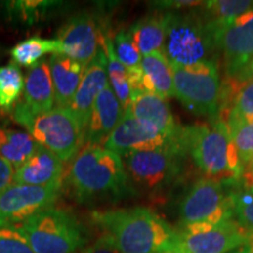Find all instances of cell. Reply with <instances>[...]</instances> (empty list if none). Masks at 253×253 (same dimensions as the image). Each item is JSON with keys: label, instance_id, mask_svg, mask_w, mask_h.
<instances>
[{"label": "cell", "instance_id": "cell-1", "mask_svg": "<svg viewBox=\"0 0 253 253\" xmlns=\"http://www.w3.org/2000/svg\"><path fill=\"white\" fill-rule=\"evenodd\" d=\"M65 184L80 204L118 201L134 195L119 154L103 145H84L71 163Z\"/></svg>", "mask_w": 253, "mask_h": 253}, {"label": "cell", "instance_id": "cell-2", "mask_svg": "<svg viewBox=\"0 0 253 253\" xmlns=\"http://www.w3.org/2000/svg\"><path fill=\"white\" fill-rule=\"evenodd\" d=\"M90 217L122 253H167L177 248L178 232L148 208L94 211Z\"/></svg>", "mask_w": 253, "mask_h": 253}, {"label": "cell", "instance_id": "cell-3", "mask_svg": "<svg viewBox=\"0 0 253 253\" xmlns=\"http://www.w3.org/2000/svg\"><path fill=\"white\" fill-rule=\"evenodd\" d=\"M181 142L209 178L232 185L242 181L243 167L225 121L214 119L182 128Z\"/></svg>", "mask_w": 253, "mask_h": 253}, {"label": "cell", "instance_id": "cell-4", "mask_svg": "<svg viewBox=\"0 0 253 253\" xmlns=\"http://www.w3.org/2000/svg\"><path fill=\"white\" fill-rule=\"evenodd\" d=\"M34 253H79L89 243V233L74 212L53 205L18 225Z\"/></svg>", "mask_w": 253, "mask_h": 253}, {"label": "cell", "instance_id": "cell-5", "mask_svg": "<svg viewBox=\"0 0 253 253\" xmlns=\"http://www.w3.org/2000/svg\"><path fill=\"white\" fill-rule=\"evenodd\" d=\"M166 39L161 52L171 67L184 68L194 63L214 61L217 47L204 15L194 12H166Z\"/></svg>", "mask_w": 253, "mask_h": 253}, {"label": "cell", "instance_id": "cell-6", "mask_svg": "<svg viewBox=\"0 0 253 253\" xmlns=\"http://www.w3.org/2000/svg\"><path fill=\"white\" fill-rule=\"evenodd\" d=\"M12 119L63 163L77 156L84 145V130L69 108L54 107L39 115H19Z\"/></svg>", "mask_w": 253, "mask_h": 253}, {"label": "cell", "instance_id": "cell-7", "mask_svg": "<svg viewBox=\"0 0 253 253\" xmlns=\"http://www.w3.org/2000/svg\"><path fill=\"white\" fill-rule=\"evenodd\" d=\"M208 25L217 49L223 50L227 77L245 84L253 79V8L233 20H208Z\"/></svg>", "mask_w": 253, "mask_h": 253}, {"label": "cell", "instance_id": "cell-8", "mask_svg": "<svg viewBox=\"0 0 253 253\" xmlns=\"http://www.w3.org/2000/svg\"><path fill=\"white\" fill-rule=\"evenodd\" d=\"M172 68L175 96L186 109L197 115L217 119L220 99V80L216 61L194 63Z\"/></svg>", "mask_w": 253, "mask_h": 253}, {"label": "cell", "instance_id": "cell-9", "mask_svg": "<svg viewBox=\"0 0 253 253\" xmlns=\"http://www.w3.org/2000/svg\"><path fill=\"white\" fill-rule=\"evenodd\" d=\"M184 155L183 145L176 144L157 150L134 151L121 157L132 186L137 185L145 191L157 192L175 181Z\"/></svg>", "mask_w": 253, "mask_h": 253}, {"label": "cell", "instance_id": "cell-10", "mask_svg": "<svg viewBox=\"0 0 253 253\" xmlns=\"http://www.w3.org/2000/svg\"><path fill=\"white\" fill-rule=\"evenodd\" d=\"M179 216L183 226L201 221L216 225L235 217L231 196L225 194L223 183L209 177L190 186L179 203Z\"/></svg>", "mask_w": 253, "mask_h": 253}, {"label": "cell", "instance_id": "cell-11", "mask_svg": "<svg viewBox=\"0 0 253 253\" xmlns=\"http://www.w3.org/2000/svg\"><path fill=\"white\" fill-rule=\"evenodd\" d=\"M252 243L238 221L230 219L216 225L207 221L184 225L177 248L185 253H229Z\"/></svg>", "mask_w": 253, "mask_h": 253}, {"label": "cell", "instance_id": "cell-12", "mask_svg": "<svg viewBox=\"0 0 253 253\" xmlns=\"http://www.w3.org/2000/svg\"><path fill=\"white\" fill-rule=\"evenodd\" d=\"M101 37L102 28L96 15L90 12L72 15L56 36L60 45L59 54L68 56L87 67L100 48Z\"/></svg>", "mask_w": 253, "mask_h": 253}, {"label": "cell", "instance_id": "cell-13", "mask_svg": "<svg viewBox=\"0 0 253 253\" xmlns=\"http://www.w3.org/2000/svg\"><path fill=\"white\" fill-rule=\"evenodd\" d=\"M62 188L12 183L0 194V219L19 225L43 209L55 205Z\"/></svg>", "mask_w": 253, "mask_h": 253}, {"label": "cell", "instance_id": "cell-14", "mask_svg": "<svg viewBox=\"0 0 253 253\" xmlns=\"http://www.w3.org/2000/svg\"><path fill=\"white\" fill-rule=\"evenodd\" d=\"M176 144H182L181 136L170 138L150 123L125 114L118 126L104 141L103 147L123 156L134 151L157 150Z\"/></svg>", "mask_w": 253, "mask_h": 253}, {"label": "cell", "instance_id": "cell-15", "mask_svg": "<svg viewBox=\"0 0 253 253\" xmlns=\"http://www.w3.org/2000/svg\"><path fill=\"white\" fill-rule=\"evenodd\" d=\"M55 97L48 61L42 60L28 72L23 97L12 109V116L39 115L54 108Z\"/></svg>", "mask_w": 253, "mask_h": 253}, {"label": "cell", "instance_id": "cell-16", "mask_svg": "<svg viewBox=\"0 0 253 253\" xmlns=\"http://www.w3.org/2000/svg\"><path fill=\"white\" fill-rule=\"evenodd\" d=\"M107 84H108L107 58L100 46L96 55L86 67L77 93L69 106V109L74 114L84 130L89 121L95 101Z\"/></svg>", "mask_w": 253, "mask_h": 253}, {"label": "cell", "instance_id": "cell-17", "mask_svg": "<svg viewBox=\"0 0 253 253\" xmlns=\"http://www.w3.org/2000/svg\"><path fill=\"white\" fill-rule=\"evenodd\" d=\"M125 110L109 82L95 101L84 129V145H102L121 121Z\"/></svg>", "mask_w": 253, "mask_h": 253}, {"label": "cell", "instance_id": "cell-18", "mask_svg": "<svg viewBox=\"0 0 253 253\" xmlns=\"http://www.w3.org/2000/svg\"><path fill=\"white\" fill-rule=\"evenodd\" d=\"M65 164L52 151L40 145L30 160L14 170L13 183L36 186H63Z\"/></svg>", "mask_w": 253, "mask_h": 253}, {"label": "cell", "instance_id": "cell-19", "mask_svg": "<svg viewBox=\"0 0 253 253\" xmlns=\"http://www.w3.org/2000/svg\"><path fill=\"white\" fill-rule=\"evenodd\" d=\"M125 114L148 122L170 138H179L182 128L177 126L167 100L151 93H136Z\"/></svg>", "mask_w": 253, "mask_h": 253}, {"label": "cell", "instance_id": "cell-20", "mask_svg": "<svg viewBox=\"0 0 253 253\" xmlns=\"http://www.w3.org/2000/svg\"><path fill=\"white\" fill-rule=\"evenodd\" d=\"M48 66L56 107L69 108L86 71V66L62 54L50 55Z\"/></svg>", "mask_w": 253, "mask_h": 253}, {"label": "cell", "instance_id": "cell-21", "mask_svg": "<svg viewBox=\"0 0 253 253\" xmlns=\"http://www.w3.org/2000/svg\"><path fill=\"white\" fill-rule=\"evenodd\" d=\"M66 4L53 0H18L0 2V15L11 24L32 26L54 17Z\"/></svg>", "mask_w": 253, "mask_h": 253}, {"label": "cell", "instance_id": "cell-22", "mask_svg": "<svg viewBox=\"0 0 253 253\" xmlns=\"http://www.w3.org/2000/svg\"><path fill=\"white\" fill-rule=\"evenodd\" d=\"M141 71L144 93H151L163 99L175 96L172 68L162 52L142 56Z\"/></svg>", "mask_w": 253, "mask_h": 253}, {"label": "cell", "instance_id": "cell-23", "mask_svg": "<svg viewBox=\"0 0 253 253\" xmlns=\"http://www.w3.org/2000/svg\"><path fill=\"white\" fill-rule=\"evenodd\" d=\"M166 13L149 14L132 25L129 33L142 56L161 52L166 39Z\"/></svg>", "mask_w": 253, "mask_h": 253}, {"label": "cell", "instance_id": "cell-24", "mask_svg": "<svg viewBox=\"0 0 253 253\" xmlns=\"http://www.w3.org/2000/svg\"><path fill=\"white\" fill-rule=\"evenodd\" d=\"M39 147L40 144L28 132L0 126V157L14 170L26 163Z\"/></svg>", "mask_w": 253, "mask_h": 253}, {"label": "cell", "instance_id": "cell-25", "mask_svg": "<svg viewBox=\"0 0 253 253\" xmlns=\"http://www.w3.org/2000/svg\"><path fill=\"white\" fill-rule=\"evenodd\" d=\"M48 53L59 54L60 45L56 39H43L40 37H32L15 45L11 49V58L14 63L24 67H34L42 61Z\"/></svg>", "mask_w": 253, "mask_h": 253}, {"label": "cell", "instance_id": "cell-26", "mask_svg": "<svg viewBox=\"0 0 253 253\" xmlns=\"http://www.w3.org/2000/svg\"><path fill=\"white\" fill-rule=\"evenodd\" d=\"M25 81L17 63L0 67V109L8 113L14 108L24 91Z\"/></svg>", "mask_w": 253, "mask_h": 253}, {"label": "cell", "instance_id": "cell-27", "mask_svg": "<svg viewBox=\"0 0 253 253\" xmlns=\"http://www.w3.org/2000/svg\"><path fill=\"white\" fill-rule=\"evenodd\" d=\"M225 122L231 135L240 126L253 123V79L246 82L237 94Z\"/></svg>", "mask_w": 253, "mask_h": 253}, {"label": "cell", "instance_id": "cell-28", "mask_svg": "<svg viewBox=\"0 0 253 253\" xmlns=\"http://www.w3.org/2000/svg\"><path fill=\"white\" fill-rule=\"evenodd\" d=\"M208 20H233L253 8L251 0H216L204 2Z\"/></svg>", "mask_w": 253, "mask_h": 253}, {"label": "cell", "instance_id": "cell-29", "mask_svg": "<svg viewBox=\"0 0 253 253\" xmlns=\"http://www.w3.org/2000/svg\"><path fill=\"white\" fill-rule=\"evenodd\" d=\"M233 216L253 239V188H237L230 192Z\"/></svg>", "mask_w": 253, "mask_h": 253}, {"label": "cell", "instance_id": "cell-30", "mask_svg": "<svg viewBox=\"0 0 253 253\" xmlns=\"http://www.w3.org/2000/svg\"><path fill=\"white\" fill-rule=\"evenodd\" d=\"M113 47L116 58L126 69L141 67L142 55L135 46L129 32L125 30L118 32L113 39Z\"/></svg>", "mask_w": 253, "mask_h": 253}, {"label": "cell", "instance_id": "cell-31", "mask_svg": "<svg viewBox=\"0 0 253 253\" xmlns=\"http://www.w3.org/2000/svg\"><path fill=\"white\" fill-rule=\"evenodd\" d=\"M0 253H34L18 225L0 219Z\"/></svg>", "mask_w": 253, "mask_h": 253}, {"label": "cell", "instance_id": "cell-32", "mask_svg": "<svg viewBox=\"0 0 253 253\" xmlns=\"http://www.w3.org/2000/svg\"><path fill=\"white\" fill-rule=\"evenodd\" d=\"M243 169L253 161V123L240 126L231 135Z\"/></svg>", "mask_w": 253, "mask_h": 253}, {"label": "cell", "instance_id": "cell-33", "mask_svg": "<svg viewBox=\"0 0 253 253\" xmlns=\"http://www.w3.org/2000/svg\"><path fill=\"white\" fill-rule=\"evenodd\" d=\"M79 253H122L120 251L115 242L112 237L107 233H102L99 238L91 243L90 245H87L84 250H81Z\"/></svg>", "mask_w": 253, "mask_h": 253}, {"label": "cell", "instance_id": "cell-34", "mask_svg": "<svg viewBox=\"0 0 253 253\" xmlns=\"http://www.w3.org/2000/svg\"><path fill=\"white\" fill-rule=\"evenodd\" d=\"M13 167L0 157V194L13 183Z\"/></svg>", "mask_w": 253, "mask_h": 253}, {"label": "cell", "instance_id": "cell-35", "mask_svg": "<svg viewBox=\"0 0 253 253\" xmlns=\"http://www.w3.org/2000/svg\"><path fill=\"white\" fill-rule=\"evenodd\" d=\"M203 4L202 1H190V0H175V1H160L157 2L158 8H175V9H181V8H188V7H196Z\"/></svg>", "mask_w": 253, "mask_h": 253}, {"label": "cell", "instance_id": "cell-36", "mask_svg": "<svg viewBox=\"0 0 253 253\" xmlns=\"http://www.w3.org/2000/svg\"><path fill=\"white\" fill-rule=\"evenodd\" d=\"M242 182L245 188H253V161L243 169Z\"/></svg>", "mask_w": 253, "mask_h": 253}, {"label": "cell", "instance_id": "cell-37", "mask_svg": "<svg viewBox=\"0 0 253 253\" xmlns=\"http://www.w3.org/2000/svg\"><path fill=\"white\" fill-rule=\"evenodd\" d=\"M229 253H253V243L252 244L242 246V248L235 250V251H231Z\"/></svg>", "mask_w": 253, "mask_h": 253}, {"label": "cell", "instance_id": "cell-38", "mask_svg": "<svg viewBox=\"0 0 253 253\" xmlns=\"http://www.w3.org/2000/svg\"><path fill=\"white\" fill-rule=\"evenodd\" d=\"M167 253H185V252L182 251V250L179 249V248H175L173 250H171V251H169V252H167Z\"/></svg>", "mask_w": 253, "mask_h": 253}]
</instances>
